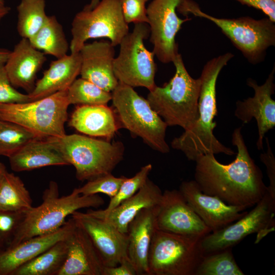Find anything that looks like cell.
<instances>
[{"instance_id": "obj_1", "label": "cell", "mask_w": 275, "mask_h": 275, "mask_svg": "<svg viewBox=\"0 0 275 275\" xmlns=\"http://www.w3.org/2000/svg\"><path fill=\"white\" fill-rule=\"evenodd\" d=\"M241 131L240 127L232 134V143L237 150L235 159L223 164L212 154L199 156L195 160L194 180L203 193L216 196L229 205L248 208L263 197L267 186L261 170L249 153Z\"/></svg>"}, {"instance_id": "obj_2", "label": "cell", "mask_w": 275, "mask_h": 275, "mask_svg": "<svg viewBox=\"0 0 275 275\" xmlns=\"http://www.w3.org/2000/svg\"><path fill=\"white\" fill-rule=\"evenodd\" d=\"M226 52L209 60L204 66L200 79L201 89L198 100V118L194 126L184 130L171 142V147L182 151L189 160L195 161L200 156L224 153L233 155L235 152L223 145L214 135L217 124L216 85L218 76L228 62L234 57Z\"/></svg>"}, {"instance_id": "obj_3", "label": "cell", "mask_w": 275, "mask_h": 275, "mask_svg": "<svg viewBox=\"0 0 275 275\" xmlns=\"http://www.w3.org/2000/svg\"><path fill=\"white\" fill-rule=\"evenodd\" d=\"M173 63L174 76L163 86H156L149 91L147 99L168 126H179L187 130L198 118L201 80L189 75L179 53Z\"/></svg>"}, {"instance_id": "obj_4", "label": "cell", "mask_w": 275, "mask_h": 275, "mask_svg": "<svg viewBox=\"0 0 275 275\" xmlns=\"http://www.w3.org/2000/svg\"><path fill=\"white\" fill-rule=\"evenodd\" d=\"M45 139L68 165L74 167L76 178L81 181L112 173L123 159L125 151L120 141L111 143L79 134Z\"/></svg>"}, {"instance_id": "obj_5", "label": "cell", "mask_w": 275, "mask_h": 275, "mask_svg": "<svg viewBox=\"0 0 275 275\" xmlns=\"http://www.w3.org/2000/svg\"><path fill=\"white\" fill-rule=\"evenodd\" d=\"M42 200L40 205L26 212L9 246L34 236L54 232L66 223V217L73 212L82 208H98L104 203L97 194L80 195L75 188L69 195L59 197L58 185L53 181L49 182L48 187L44 191Z\"/></svg>"}, {"instance_id": "obj_6", "label": "cell", "mask_w": 275, "mask_h": 275, "mask_svg": "<svg viewBox=\"0 0 275 275\" xmlns=\"http://www.w3.org/2000/svg\"><path fill=\"white\" fill-rule=\"evenodd\" d=\"M177 12L186 17L191 14L212 22L252 64L262 62L267 50L275 45V22L268 17L217 18L203 12L192 0H184L178 7Z\"/></svg>"}, {"instance_id": "obj_7", "label": "cell", "mask_w": 275, "mask_h": 275, "mask_svg": "<svg viewBox=\"0 0 275 275\" xmlns=\"http://www.w3.org/2000/svg\"><path fill=\"white\" fill-rule=\"evenodd\" d=\"M119 128L128 130L141 138L154 150L170 152L166 141L168 125L145 99L133 88L119 82L112 92V100Z\"/></svg>"}, {"instance_id": "obj_8", "label": "cell", "mask_w": 275, "mask_h": 275, "mask_svg": "<svg viewBox=\"0 0 275 275\" xmlns=\"http://www.w3.org/2000/svg\"><path fill=\"white\" fill-rule=\"evenodd\" d=\"M69 103L67 90L23 103L0 104V119L19 124L39 139L66 134Z\"/></svg>"}, {"instance_id": "obj_9", "label": "cell", "mask_w": 275, "mask_h": 275, "mask_svg": "<svg viewBox=\"0 0 275 275\" xmlns=\"http://www.w3.org/2000/svg\"><path fill=\"white\" fill-rule=\"evenodd\" d=\"M201 238L157 230L148 253L149 275H194L204 256Z\"/></svg>"}, {"instance_id": "obj_10", "label": "cell", "mask_w": 275, "mask_h": 275, "mask_svg": "<svg viewBox=\"0 0 275 275\" xmlns=\"http://www.w3.org/2000/svg\"><path fill=\"white\" fill-rule=\"evenodd\" d=\"M71 53L79 52L91 39L106 38L112 45H119L129 33L128 24L124 20L120 0H101L92 9L78 12L71 23Z\"/></svg>"}, {"instance_id": "obj_11", "label": "cell", "mask_w": 275, "mask_h": 275, "mask_svg": "<svg viewBox=\"0 0 275 275\" xmlns=\"http://www.w3.org/2000/svg\"><path fill=\"white\" fill-rule=\"evenodd\" d=\"M150 35L147 23H134L120 43V51L113 62V71L119 82L132 88L142 87L149 91L156 85L155 54L145 47L144 41Z\"/></svg>"}, {"instance_id": "obj_12", "label": "cell", "mask_w": 275, "mask_h": 275, "mask_svg": "<svg viewBox=\"0 0 275 275\" xmlns=\"http://www.w3.org/2000/svg\"><path fill=\"white\" fill-rule=\"evenodd\" d=\"M255 207L228 226L211 232L201 239L204 255L220 251L240 242L247 236L258 233L255 243L274 229L275 200L266 191Z\"/></svg>"}, {"instance_id": "obj_13", "label": "cell", "mask_w": 275, "mask_h": 275, "mask_svg": "<svg viewBox=\"0 0 275 275\" xmlns=\"http://www.w3.org/2000/svg\"><path fill=\"white\" fill-rule=\"evenodd\" d=\"M184 0H152L146 8L153 52L164 64L173 62L179 53L176 36L182 24L191 19H181L178 7Z\"/></svg>"}, {"instance_id": "obj_14", "label": "cell", "mask_w": 275, "mask_h": 275, "mask_svg": "<svg viewBox=\"0 0 275 275\" xmlns=\"http://www.w3.org/2000/svg\"><path fill=\"white\" fill-rule=\"evenodd\" d=\"M157 230L203 238L211 232L179 190L162 193L156 216Z\"/></svg>"}, {"instance_id": "obj_15", "label": "cell", "mask_w": 275, "mask_h": 275, "mask_svg": "<svg viewBox=\"0 0 275 275\" xmlns=\"http://www.w3.org/2000/svg\"><path fill=\"white\" fill-rule=\"evenodd\" d=\"M76 224L88 235L105 267L119 265L128 258V236L106 221L77 211L71 214Z\"/></svg>"}, {"instance_id": "obj_16", "label": "cell", "mask_w": 275, "mask_h": 275, "mask_svg": "<svg viewBox=\"0 0 275 275\" xmlns=\"http://www.w3.org/2000/svg\"><path fill=\"white\" fill-rule=\"evenodd\" d=\"M275 67L272 68L265 82L261 86L253 78L246 80L248 86L254 90V95L236 103L235 116L243 123H249L255 118L258 130L257 147L263 150V139L265 133L275 126V101L271 98L274 94Z\"/></svg>"}, {"instance_id": "obj_17", "label": "cell", "mask_w": 275, "mask_h": 275, "mask_svg": "<svg viewBox=\"0 0 275 275\" xmlns=\"http://www.w3.org/2000/svg\"><path fill=\"white\" fill-rule=\"evenodd\" d=\"M179 190L211 232L222 229L246 213L244 207L229 205L216 196L203 193L194 180L182 182Z\"/></svg>"}, {"instance_id": "obj_18", "label": "cell", "mask_w": 275, "mask_h": 275, "mask_svg": "<svg viewBox=\"0 0 275 275\" xmlns=\"http://www.w3.org/2000/svg\"><path fill=\"white\" fill-rule=\"evenodd\" d=\"M76 226L71 217L54 232L36 236L0 251V275H13L21 266L57 242L66 240Z\"/></svg>"}, {"instance_id": "obj_19", "label": "cell", "mask_w": 275, "mask_h": 275, "mask_svg": "<svg viewBox=\"0 0 275 275\" xmlns=\"http://www.w3.org/2000/svg\"><path fill=\"white\" fill-rule=\"evenodd\" d=\"M114 47L110 41L102 40L85 43L79 51L81 77L111 93L119 83L113 71Z\"/></svg>"}, {"instance_id": "obj_20", "label": "cell", "mask_w": 275, "mask_h": 275, "mask_svg": "<svg viewBox=\"0 0 275 275\" xmlns=\"http://www.w3.org/2000/svg\"><path fill=\"white\" fill-rule=\"evenodd\" d=\"M66 241L67 256L58 275L103 274L105 266L103 261L90 238L81 228L76 224Z\"/></svg>"}, {"instance_id": "obj_21", "label": "cell", "mask_w": 275, "mask_h": 275, "mask_svg": "<svg viewBox=\"0 0 275 275\" xmlns=\"http://www.w3.org/2000/svg\"><path fill=\"white\" fill-rule=\"evenodd\" d=\"M158 206L143 209L128 227L127 255L138 275H149L148 253L153 236L157 230Z\"/></svg>"}, {"instance_id": "obj_22", "label": "cell", "mask_w": 275, "mask_h": 275, "mask_svg": "<svg viewBox=\"0 0 275 275\" xmlns=\"http://www.w3.org/2000/svg\"><path fill=\"white\" fill-rule=\"evenodd\" d=\"M46 60L45 53L22 38L11 51L5 68L11 84L28 94L34 89L37 73Z\"/></svg>"}, {"instance_id": "obj_23", "label": "cell", "mask_w": 275, "mask_h": 275, "mask_svg": "<svg viewBox=\"0 0 275 275\" xmlns=\"http://www.w3.org/2000/svg\"><path fill=\"white\" fill-rule=\"evenodd\" d=\"M162 193L160 188L149 178L132 196L106 213H99L89 209L87 213L103 219L116 227L121 232L127 234L130 222L143 209L158 206Z\"/></svg>"}, {"instance_id": "obj_24", "label": "cell", "mask_w": 275, "mask_h": 275, "mask_svg": "<svg viewBox=\"0 0 275 275\" xmlns=\"http://www.w3.org/2000/svg\"><path fill=\"white\" fill-rule=\"evenodd\" d=\"M81 59L79 52L66 54L50 62L42 77L28 94L30 101L38 100L67 90L80 74Z\"/></svg>"}, {"instance_id": "obj_25", "label": "cell", "mask_w": 275, "mask_h": 275, "mask_svg": "<svg viewBox=\"0 0 275 275\" xmlns=\"http://www.w3.org/2000/svg\"><path fill=\"white\" fill-rule=\"evenodd\" d=\"M69 125L84 134L108 141L120 129L114 109L107 105H77Z\"/></svg>"}, {"instance_id": "obj_26", "label": "cell", "mask_w": 275, "mask_h": 275, "mask_svg": "<svg viewBox=\"0 0 275 275\" xmlns=\"http://www.w3.org/2000/svg\"><path fill=\"white\" fill-rule=\"evenodd\" d=\"M9 160L11 169L17 172L51 166L68 165L45 139L37 138L28 142L9 157Z\"/></svg>"}, {"instance_id": "obj_27", "label": "cell", "mask_w": 275, "mask_h": 275, "mask_svg": "<svg viewBox=\"0 0 275 275\" xmlns=\"http://www.w3.org/2000/svg\"><path fill=\"white\" fill-rule=\"evenodd\" d=\"M29 40L36 49L57 59L67 54L69 49L63 28L54 15L47 16L43 26Z\"/></svg>"}, {"instance_id": "obj_28", "label": "cell", "mask_w": 275, "mask_h": 275, "mask_svg": "<svg viewBox=\"0 0 275 275\" xmlns=\"http://www.w3.org/2000/svg\"><path fill=\"white\" fill-rule=\"evenodd\" d=\"M67 253L66 240L60 241L19 267L13 275H58Z\"/></svg>"}, {"instance_id": "obj_29", "label": "cell", "mask_w": 275, "mask_h": 275, "mask_svg": "<svg viewBox=\"0 0 275 275\" xmlns=\"http://www.w3.org/2000/svg\"><path fill=\"white\" fill-rule=\"evenodd\" d=\"M32 206V199L22 180L7 170L0 181V209L26 212Z\"/></svg>"}, {"instance_id": "obj_30", "label": "cell", "mask_w": 275, "mask_h": 275, "mask_svg": "<svg viewBox=\"0 0 275 275\" xmlns=\"http://www.w3.org/2000/svg\"><path fill=\"white\" fill-rule=\"evenodd\" d=\"M45 0H21L17 7V30L22 38L29 40L44 24L47 15Z\"/></svg>"}, {"instance_id": "obj_31", "label": "cell", "mask_w": 275, "mask_h": 275, "mask_svg": "<svg viewBox=\"0 0 275 275\" xmlns=\"http://www.w3.org/2000/svg\"><path fill=\"white\" fill-rule=\"evenodd\" d=\"M234 258L231 248L204 255L194 275H244Z\"/></svg>"}, {"instance_id": "obj_32", "label": "cell", "mask_w": 275, "mask_h": 275, "mask_svg": "<svg viewBox=\"0 0 275 275\" xmlns=\"http://www.w3.org/2000/svg\"><path fill=\"white\" fill-rule=\"evenodd\" d=\"M67 97L70 105H107L112 100V93L81 77L76 79L67 90Z\"/></svg>"}, {"instance_id": "obj_33", "label": "cell", "mask_w": 275, "mask_h": 275, "mask_svg": "<svg viewBox=\"0 0 275 275\" xmlns=\"http://www.w3.org/2000/svg\"><path fill=\"white\" fill-rule=\"evenodd\" d=\"M37 138L35 134L23 126L0 119V155L9 158L28 142Z\"/></svg>"}, {"instance_id": "obj_34", "label": "cell", "mask_w": 275, "mask_h": 275, "mask_svg": "<svg viewBox=\"0 0 275 275\" xmlns=\"http://www.w3.org/2000/svg\"><path fill=\"white\" fill-rule=\"evenodd\" d=\"M152 169V164L149 163L142 167L132 177L129 178L126 177L116 195L110 199L107 207L104 209L95 211L99 213H106L132 196L145 184Z\"/></svg>"}, {"instance_id": "obj_35", "label": "cell", "mask_w": 275, "mask_h": 275, "mask_svg": "<svg viewBox=\"0 0 275 275\" xmlns=\"http://www.w3.org/2000/svg\"><path fill=\"white\" fill-rule=\"evenodd\" d=\"M125 178L124 176L117 177L112 173H108L88 180L83 186L75 188L80 195H92L102 193L111 199L116 195Z\"/></svg>"}, {"instance_id": "obj_36", "label": "cell", "mask_w": 275, "mask_h": 275, "mask_svg": "<svg viewBox=\"0 0 275 275\" xmlns=\"http://www.w3.org/2000/svg\"><path fill=\"white\" fill-rule=\"evenodd\" d=\"M25 213L0 209V243L5 249L10 245L24 219Z\"/></svg>"}, {"instance_id": "obj_37", "label": "cell", "mask_w": 275, "mask_h": 275, "mask_svg": "<svg viewBox=\"0 0 275 275\" xmlns=\"http://www.w3.org/2000/svg\"><path fill=\"white\" fill-rule=\"evenodd\" d=\"M30 101L28 94L18 91L10 82L5 64H0V104Z\"/></svg>"}, {"instance_id": "obj_38", "label": "cell", "mask_w": 275, "mask_h": 275, "mask_svg": "<svg viewBox=\"0 0 275 275\" xmlns=\"http://www.w3.org/2000/svg\"><path fill=\"white\" fill-rule=\"evenodd\" d=\"M149 0H120L123 15L127 24L147 23L149 20L146 3Z\"/></svg>"}, {"instance_id": "obj_39", "label": "cell", "mask_w": 275, "mask_h": 275, "mask_svg": "<svg viewBox=\"0 0 275 275\" xmlns=\"http://www.w3.org/2000/svg\"><path fill=\"white\" fill-rule=\"evenodd\" d=\"M267 150L266 152L260 154V160L266 167L269 185L267 186V192L275 200V158L271 151L267 138H266Z\"/></svg>"}, {"instance_id": "obj_40", "label": "cell", "mask_w": 275, "mask_h": 275, "mask_svg": "<svg viewBox=\"0 0 275 275\" xmlns=\"http://www.w3.org/2000/svg\"><path fill=\"white\" fill-rule=\"evenodd\" d=\"M242 5L253 7L263 12L275 22V0H234Z\"/></svg>"}, {"instance_id": "obj_41", "label": "cell", "mask_w": 275, "mask_h": 275, "mask_svg": "<svg viewBox=\"0 0 275 275\" xmlns=\"http://www.w3.org/2000/svg\"><path fill=\"white\" fill-rule=\"evenodd\" d=\"M136 271L128 257L119 265L114 267H105L103 275H136Z\"/></svg>"}, {"instance_id": "obj_42", "label": "cell", "mask_w": 275, "mask_h": 275, "mask_svg": "<svg viewBox=\"0 0 275 275\" xmlns=\"http://www.w3.org/2000/svg\"><path fill=\"white\" fill-rule=\"evenodd\" d=\"M9 49L0 48V64H5L10 53Z\"/></svg>"}, {"instance_id": "obj_43", "label": "cell", "mask_w": 275, "mask_h": 275, "mask_svg": "<svg viewBox=\"0 0 275 275\" xmlns=\"http://www.w3.org/2000/svg\"><path fill=\"white\" fill-rule=\"evenodd\" d=\"M11 8L8 6H4L0 8V22L2 19L9 14Z\"/></svg>"}, {"instance_id": "obj_44", "label": "cell", "mask_w": 275, "mask_h": 275, "mask_svg": "<svg viewBox=\"0 0 275 275\" xmlns=\"http://www.w3.org/2000/svg\"><path fill=\"white\" fill-rule=\"evenodd\" d=\"M100 1V0H91L90 3L86 5L84 8L86 9H92L99 3Z\"/></svg>"}, {"instance_id": "obj_45", "label": "cell", "mask_w": 275, "mask_h": 275, "mask_svg": "<svg viewBox=\"0 0 275 275\" xmlns=\"http://www.w3.org/2000/svg\"><path fill=\"white\" fill-rule=\"evenodd\" d=\"M7 171V169L5 164L0 162V181L2 179L4 173Z\"/></svg>"}, {"instance_id": "obj_46", "label": "cell", "mask_w": 275, "mask_h": 275, "mask_svg": "<svg viewBox=\"0 0 275 275\" xmlns=\"http://www.w3.org/2000/svg\"><path fill=\"white\" fill-rule=\"evenodd\" d=\"M5 6V0H0V8Z\"/></svg>"}, {"instance_id": "obj_47", "label": "cell", "mask_w": 275, "mask_h": 275, "mask_svg": "<svg viewBox=\"0 0 275 275\" xmlns=\"http://www.w3.org/2000/svg\"><path fill=\"white\" fill-rule=\"evenodd\" d=\"M5 249L4 246L0 243V251Z\"/></svg>"}]
</instances>
